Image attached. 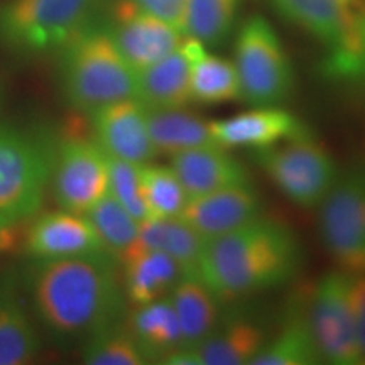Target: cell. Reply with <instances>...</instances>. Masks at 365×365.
Listing matches in <instances>:
<instances>
[{
  "label": "cell",
  "mask_w": 365,
  "mask_h": 365,
  "mask_svg": "<svg viewBox=\"0 0 365 365\" xmlns=\"http://www.w3.org/2000/svg\"><path fill=\"white\" fill-rule=\"evenodd\" d=\"M112 254L36 261L31 301L36 317L58 339H90L120 323L125 293Z\"/></svg>",
  "instance_id": "1"
},
{
  "label": "cell",
  "mask_w": 365,
  "mask_h": 365,
  "mask_svg": "<svg viewBox=\"0 0 365 365\" xmlns=\"http://www.w3.org/2000/svg\"><path fill=\"white\" fill-rule=\"evenodd\" d=\"M301 266L289 227L257 217L203 244L196 274L220 301H235L284 284Z\"/></svg>",
  "instance_id": "2"
},
{
  "label": "cell",
  "mask_w": 365,
  "mask_h": 365,
  "mask_svg": "<svg viewBox=\"0 0 365 365\" xmlns=\"http://www.w3.org/2000/svg\"><path fill=\"white\" fill-rule=\"evenodd\" d=\"M59 53L61 91L76 110L91 113L103 105L135 98V70L103 26L90 22Z\"/></svg>",
  "instance_id": "3"
},
{
  "label": "cell",
  "mask_w": 365,
  "mask_h": 365,
  "mask_svg": "<svg viewBox=\"0 0 365 365\" xmlns=\"http://www.w3.org/2000/svg\"><path fill=\"white\" fill-rule=\"evenodd\" d=\"M95 0H7L0 7V44L17 54H44L93 22Z\"/></svg>",
  "instance_id": "4"
},
{
  "label": "cell",
  "mask_w": 365,
  "mask_h": 365,
  "mask_svg": "<svg viewBox=\"0 0 365 365\" xmlns=\"http://www.w3.org/2000/svg\"><path fill=\"white\" fill-rule=\"evenodd\" d=\"M56 144L0 125V217L21 223L38 215L51 185Z\"/></svg>",
  "instance_id": "5"
},
{
  "label": "cell",
  "mask_w": 365,
  "mask_h": 365,
  "mask_svg": "<svg viewBox=\"0 0 365 365\" xmlns=\"http://www.w3.org/2000/svg\"><path fill=\"white\" fill-rule=\"evenodd\" d=\"M234 65L240 100L252 107L281 105L294 88L289 56L274 27L261 16H252L240 27Z\"/></svg>",
  "instance_id": "6"
},
{
  "label": "cell",
  "mask_w": 365,
  "mask_h": 365,
  "mask_svg": "<svg viewBox=\"0 0 365 365\" xmlns=\"http://www.w3.org/2000/svg\"><path fill=\"white\" fill-rule=\"evenodd\" d=\"M254 159L281 193L301 208H318L340 175L313 135L255 149Z\"/></svg>",
  "instance_id": "7"
},
{
  "label": "cell",
  "mask_w": 365,
  "mask_h": 365,
  "mask_svg": "<svg viewBox=\"0 0 365 365\" xmlns=\"http://www.w3.org/2000/svg\"><path fill=\"white\" fill-rule=\"evenodd\" d=\"M319 234L341 271L365 272V171L340 173L319 203Z\"/></svg>",
  "instance_id": "8"
},
{
  "label": "cell",
  "mask_w": 365,
  "mask_h": 365,
  "mask_svg": "<svg viewBox=\"0 0 365 365\" xmlns=\"http://www.w3.org/2000/svg\"><path fill=\"white\" fill-rule=\"evenodd\" d=\"M308 318L322 360L333 365H362L349 294V274L323 276L309 299Z\"/></svg>",
  "instance_id": "9"
},
{
  "label": "cell",
  "mask_w": 365,
  "mask_h": 365,
  "mask_svg": "<svg viewBox=\"0 0 365 365\" xmlns=\"http://www.w3.org/2000/svg\"><path fill=\"white\" fill-rule=\"evenodd\" d=\"M51 190L59 208L85 213L108 193V156L85 137H65L56 143Z\"/></svg>",
  "instance_id": "10"
},
{
  "label": "cell",
  "mask_w": 365,
  "mask_h": 365,
  "mask_svg": "<svg viewBox=\"0 0 365 365\" xmlns=\"http://www.w3.org/2000/svg\"><path fill=\"white\" fill-rule=\"evenodd\" d=\"M103 27L135 71L176 51L185 39V33L178 27L139 11L129 0H118L110 22Z\"/></svg>",
  "instance_id": "11"
},
{
  "label": "cell",
  "mask_w": 365,
  "mask_h": 365,
  "mask_svg": "<svg viewBox=\"0 0 365 365\" xmlns=\"http://www.w3.org/2000/svg\"><path fill=\"white\" fill-rule=\"evenodd\" d=\"M93 139L110 158L134 164L158 158L149 134L148 108L137 98H125L88 113Z\"/></svg>",
  "instance_id": "12"
},
{
  "label": "cell",
  "mask_w": 365,
  "mask_h": 365,
  "mask_svg": "<svg viewBox=\"0 0 365 365\" xmlns=\"http://www.w3.org/2000/svg\"><path fill=\"white\" fill-rule=\"evenodd\" d=\"M26 252L36 261H51L108 250L86 215L58 210L34 218L26 234Z\"/></svg>",
  "instance_id": "13"
},
{
  "label": "cell",
  "mask_w": 365,
  "mask_h": 365,
  "mask_svg": "<svg viewBox=\"0 0 365 365\" xmlns=\"http://www.w3.org/2000/svg\"><path fill=\"white\" fill-rule=\"evenodd\" d=\"M267 341L266 330L254 318L234 317L218 323L212 335L195 349H180L163 360L168 365H250Z\"/></svg>",
  "instance_id": "14"
},
{
  "label": "cell",
  "mask_w": 365,
  "mask_h": 365,
  "mask_svg": "<svg viewBox=\"0 0 365 365\" xmlns=\"http://www.w3.org/2000/svg\"><path fill=\"white\" fill-rule=\"evenodd\" d=\"M212 134L222 148L262 149L269 145L312 135L308 127L293 113L274 107H254L225 120L212 122Z\"/></svg>",
  "instance_id": "15"
},
{
  "label": "cell",
  "mask_w": 365,
  "mask_h": 365,
  "mask_svg": "<svg viewBox=\"0 0 365 365\" xmlns=\"http://www.w3.org/2000/svg\"><path fill=\"white\" fill-rule=\"evenodd\" d=\"M180 217L205 239H212L261 217V200L252 182H244L193 196Z\"/></svg>",
  "instance_id": "16"
},
{
  "label": "cell",
  "mask_w": 365,
  "mask_h": 365,
  "mask_svg": "<svg viewBox=\"0 0 365 365\" xmlns=\"http://www.w3.org/2000/svg\"><path fill=\"white\" fill-rule=\"evenodd\" d=\"M171 168L190 198L250 182V175L244 164L218 144L175 154L171 156Z\"/></svg>",
  "instance_id": "17"
},
{
  "label": "cell",
  "mask_w": 365,
  "mask_h": 365,
  "mask_svg": "<svg viewBox=\"0 0 365 365\" xmlns=\"http://www.w3.org/2000/svg\"><path fill=\"white\" fill-rule=\"evenodd\" d=\"M122 264V287L132 304L163 299L185 276V269L175 259L139 242L118 261Z\"/></svg>",
  "instance_id": "18"
},
{
  "label": "cell",
  "mask_w": 365,
  "mask_h": 365,
  "mask_svg": "<svg viewBox=\"0 0 365 365\" xmlns=\"http://www.w3.org/2000/svg\"><path fill=\"white\" fill-rule=\"evenodd\" d=\"M191 61L185 46L135 71V98L145 108H185L191 102Z\"/></svg>",
  "instance_id": "19"
},
{
  "label": "cell",
  "mask_w": 365,
  "mask_h": 365,
  "mask_svg": "<svg viewBox=\"0 0 365 365\" xmlns=\"http://www.w3.org/2000/svg\"><path fill=\"white\" fill-rule=\"evenodd\" d=\"M181 328V349H195L212 335L220 323V299L200 279L198 274H185L170 293Z\"/></svg>",
  "instance_id": "20"
},
{
  "label": "cell",
  "mask_w": 365,
  "mask_h": 365,
  "mask_svg": "<svg viewBox=\"0 0 365 365\" xmlns=\"http://www.w3.org/2000/svg\"><path fill=\"white\" fill-rule=\"evenodd\" d=\"M145 357L150 362L163 364V360L182 346L181 328L170 296L137 304L125 323Z\"/></svg>",
  "instance_id": "21"
},
{
  "label": "cell",
  "mask_w": 365,
  "mask_h": 365,
  "mask_svg": "<svg viewBox=\"0 0 365 365\" xmlns=\"http://www.w3.org/2000/svg\"><path fill=\"white\" fill-rule=\"evenodd\" d=\"M182 46L191 61V100L200 103H225L240 100L239 76L234 63L208 53L207 46L190 36H185Z\"/></svg>",
  "instance_id": "22"
},
{
  "label": "cell",
  "mask_w": 365,
  "mask_h": 365,
  "mask_svg": "<svg viewBox=\"0 0 365 365\" xmlns=\"http://www.w3.org/2000/svg\"><path fill=\"white\" fill-rule=\"evenodd\" d=\"M355 0H274V7L291 24L318 41L325 53L349 24Z\"/></svg>",
  "instance_id": "23"
},
{
  "label": "cell",
  "mask_w": 365,
  "mask_h": 365,
  "mask_svg": "<svg viewBox=\"0 0 365 365\" xmlns=\"http://www.w3.org/2000/svg\"><path fill=\"white\" fill-rule=\"evenodd\" d=\"M149 134L158 156H175L185 150L217 144L212 122L185 108H148Z\"/></svg>",
  "instance_id": "24"
},
{
  "label": "cell",
  "mask_w": 365,
  "mask_h": 365,
  "mask_svg": "<svg viewBox=\"0 0 365 365\" xmlns=\"http://www.w3.org/2000/svg\"><path fill=\"white\" fill-rule=\"evenodd\" d=\"M41 336L29 309L14 289L0 291V365H26L38 357Z\"/></svg>",
  "instance_id": "25"
},
{
  "label": "cell",
  "mask_w": 365,
  "mask_h": 365,
  "mask_svg": "<svg viewBox=\"0 0 365 365\" xmlns=\"http://www.w3.org/2000/svg\"><path fill=\"white\" fill-rule=\"evenodd\" d=\"M323 364L309 325L308 308L296 307L284 318L281 330L267 340L250 365Z\"/></svg>",
  "instance_id": "26"
},
{
  "label": "cell",
  "mask_w": 365,
  "mask_h": 365,
  "mask_svg": "<svg viewBox=\"0 0 365 365\" xmlns=\"http://www.w3.org/2000/svg\"><path fill=\"white\" fill-rule=\"evenodd\" d=\"M205 240L182 217H149L140 222L139 244L168 254L186 274L196 271Z\"/></svg>",
  "instance_id": "27"
},
{
  "label": "cell",
  "mask_w": 365,
  "mask_h": 365,
  "mask_svg": "<svg viewBox=\"0 0 365 365\" xmlns=\"http://www.w3.org/2000/svg\"><path fill=\"white\" fill-rule=\"evenodd\" d=\"M323 73L341 83H365V0H355L349 24L323 58Z\"/></svg>",
  "instance_id": "28"
},
{
  "label": "cell",
  "mask_w": 365,
  "mask_h": 365,
  "mask_svg": "<svg viewBox=\"0 0 365 365\" xmlns=\"http://www.w3.org/2000/svg\"><path fill=\"white\" fill-rule=\"evenodd\" d=\"M102 239L105 249L120 261L139 242L140 222L122 207L110 193L85 213Z\"/></svg>",
  "instance_id": "29"
},
{
  "label": "cell",
  "mask_w": 365,
  "mask_h": 365,
  "mask_svg": "<svg viewBox=\"0 0 365 365\" xmlns=\"http://www.w3.org/2000/svg\"><path fill=\"white\" fill-rule=\"evenodd\" d=\"M240 0H188L185 34L207 48L225 43L234 29Z\"/></svg>",
  "instance_id": "30"
},
{
  "label": "cell",
  "mask_w": 365,
  "mask_h": 365,
  "mask_svg": "<svg viewBox=\"0 0 365 365\" xmlns=\"http://www.w3.org/2000/svg\"><path fill=\"white\" fill-rule=\"evenodd\" d=\"M139 173L150 217H180L190 196L173 168L144 163Z\"/></svg>",
  "instance_id": "31"
},
{
  "label": "cell",
  "mask_w": 365,
  "mask_h": 365,
  "mask_svg": "<svg viewBox=\"0 0 365 365\" xmlns=\"http://www.w3.org/2000/svg\"><path fill=\"white\" fill-rule=\"evenodd\" d=\"M81 359L88 365H145L149 364L143 349L125 325L105 328L86 339Z\"/></svg>",
  "instance_id": "32"
},
{
  "label": "cell",
  "mask_w": 365,
  "mask_h": 365,
  "mask_svg": "<svg viewBox=\"0 0 365 365\" xmlns=\"http://www.w3.org/2000/svg\"><path fill=\"white\" fill-rule=\"evenodd\" d=\"M108 193L139 222L150 217L140 182L139 164L108 156Z\"/></svg>",
  "instance_id": "33"
},
{
  "label": "cell",
  "mask_w": 365,
  "mask_h": 365,
  "mask_svg": "<svg viewBox=\"0 0 365 365\" xmlns=\"http://www.w3.org/2000/svg\"><path fill=\"white\" fill-rule=\"evenodd\" d=\"M139 11L158 17L185 33V19L188 0H129ZM186 36V34H185Z\"/></svg>",
  "instance_id": "34"
},
{
  "label": "cell",
  "mask_w": 365,
  "mask_h": 365,
  "mask_svg": "<svg viewBox=\"0 0 365 365\" xmlns=\"http://www.w3.org/2000/svg\"><path fill=\"white\" fill-rule=\"evenodd\" d=\"M349 294L350 303H352L355 330H357L360 357H362V365H365V272L349 274Z\"/></svg>",
  "instance_id": "35"
},
{
  "label": "cell",
  "mask_w": 365,
  "mask_h": 365,
  "mask_svg": "<svg viewBox=\"0 0 365 365\" xmlns=\"http://www.w3.org/2000/svg\"><path fill=\"white\" fill-rule=\"evenodd\" d=\"M16 222L9 220L6 217H0V250L7 249L12 244L14 230H16Z\"/></svg>",
  "instance_id": "36"
}]
</instances>
